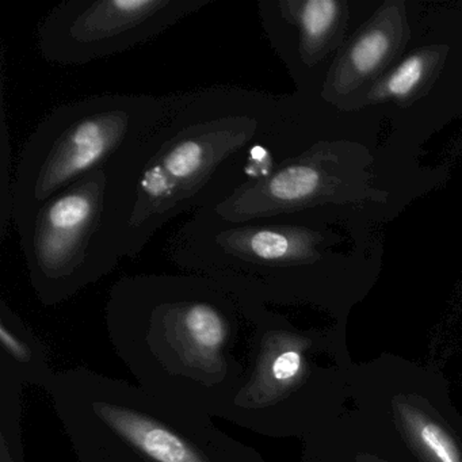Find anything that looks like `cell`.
<instances>
[{
	"instance_id": "cell-1",
	"label": "cell",
	"mask_w": 462,
	"mask_h": 462,
	"mask_svg": "<svg viewBox=\"0 0 462 462\" xmlns=\"http://www.w3.org/2000/svg\"><path fill=\"white\" fill-rule=\"evenodd\" d=\"M285 109L263 93L217 86L170 96L161 121L106 169L107 226L124 258L175 218L220 204L273 148Z\"/></svg>"
},
{
	"instance_id": "cell-2",
	"label": "cell",
	"mask_w": 462,
	"mask_h": 462,
	"mask_svg": "<svg viewBox=\"0 0 462 462\" xmlns=\"http://www.w3.org/2000/svg\"><path fill=\"white\" fill-rule=\"evenodd\" d=\"M267 316L261 302L189 273L128 275L106 302L109 337L140 388L208 416H231L253 372L239 342H255Z\"/></svg>"
},
{
	"instance_id": "cell-3",
	"label": "cell",
	"mask_w": 462,
	"mask_h": 462,
	"mask_svg": "<svg viewBox=\"0 0 462 462\" xmlns=\"http://www.w3.org/2000/svg\"><path fill=\"white\" fill-rule=\"evenodd\" d=\"M51 391L79 462H261L220 431L212 416L121 381L63 373Z\"/></svg>"
},
{
	"instance_id": "cell-4",
	"label": "cell",
	"mask_w": 462,
	"mask_h": 462,
	"mask_svg": "<svg viewBox=\"0 0 462 462\" xmlns=\"http://www.w3.org/2000/svg\"><path fill=\"white\" fill-rule=\"evenodd\" d=\"M170 97L99 94L53 107L21 150L13 182V224L82 178L106 170L169 109Z\"/></svg>"
},
{
	"instance_id": "cell-5",
	"label": "cell",
	"mask_w": 462,
	"mask_h": 462,
	"mask_svg": "<svg viewBox=\"0 0 462 462\" xmlns=\"http://www.w3.org/2000/svg\"><path fill=\"white\" fill-rule=\"evenodd\" d=\"M14 226L32 286L45 305L71 299L123 259L107 226L105 169L59 191Z\"/></svg>"
},
{
	"instance_id": "cell-6",
	"label": "cell",
	"mask_w": 462,
	"mask_h": 462,
	"mask_svg": "<svg viewBox=\"0 0 462 462\" xmlns=\"http://www.w3.org/2000/svg\"><path fill=\"white\" fill-rule=\"evenodd\" d=\"M215 0H61L40 21L48 63L88 66L158 39Z\"/></svg>"
},
{
	"instance_id": "cell-7",
	"label": "cell",
	"mask_w": 462,
	"mask_h": 462,
	"mask_svg": "<svg viewBox=\"0 0 462 462\" xmlns=\"http://www.w3.org/2000/svg\"><path fill=\"white\" fill-rule=\"evenodd\" d=\"M258 14L273 47L296 71L318 66L337 48L347 20L337 0H259Z\"/></svg>"
},
{
	"instance_id": "cell-8",
	"label": "cell",
	"mask_w": 462,
	"mask_h": 462,
	"mask_svg": "<svg viewBox=\"0 0 462 462\" xmlns=\"http://www.w3.org/2000/svg\"><path fill=\"white\" fill-rule=\"evenodd\" d=\"M408 37L404 4L383 5L335 61L324 83V98L331 102L347 98L377 80L402 52Z\"/></svg>"
},
{
	"instance_id": "cell-9",
	"label": "cell",
	"mask_w": 462,
	"mask_h": 462,
	"mask_svg": "<svg viewBox=\"0 0 462 462\" xmlns=\"http://www.w3.org/2000/svg\"><path fill=\"white\" fill-rule=\"evenodd\" d=\"M448 56V47L432 45L416 51L378 79L365 96L364 104L408 102L418 98L437 79Z\"/></svg>"
},
{
	"instance_id": "cell-10",
	"label": "cell",
	"mask_w": 462,
	"mask_h": 462,
	"mask_svg": "<svg viewBox=\"0 0 462 462\" xmlns=\"http://www.w3.org/2000/svg\"><path fill=\"white\" fill-rule=\"evenodd\" d=\"M2 116H0V239L5 240L13 223V171L12 134L7 124L6 107L2 99Z\"/></svg>"
},
{
	"instance_id": "cell-11",
	"label": "cell",
	"mask_w": 462,
	"mask_h": 462,
	"mask_svg": "<svg viewBox=\"0 0 462 462\" xmlns=\"http://www.w3.org/2000/svg\"><path fill=\"white\" fill-rule=\"evenodd\" d=\"M17 316L2 304V319H0V340L5 353L12 356L13 364L21 366H32L36 362L31 345L23 339V331H17Z\"/></svg>"
},
{
	"instance_id": "cell-12",
	"label": "cell",
	"mask_w": 462,
	"mask_h": 462,
	"mask_svg": "<svg viewBox=\"0 0 462 462\" xmlns=\"http://www.w3.org/2000/svg\"><path fill=\"white\" fill-rule=\"evenodd\" d=\"M419 437L438 461L459 462L458 451H457L453 440L437 424H421L419 427Z\"/></svg>"
},
{
	"instance_id": "cell-13",
	"label": "cell",
	"mask_w": 462,
	"mask_h": 462,
	"mask_svg": "<svg viewBox=\"0 0 462 462\" xmlns=\"http://www.w3.org/2000/svg\"><path fill=\"white\" fill-rule=\"evenodd\" d=\"M301 354L296 350H286L278 354L269 367V375L275 383H288L301 370Z\"/></svg>"
}]
</instances>
